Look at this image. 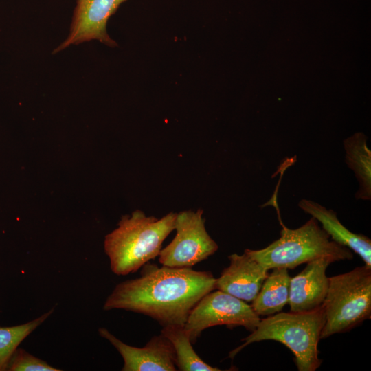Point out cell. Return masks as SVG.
I'll return each instance as SVG.
<instances>
[{
    "instance_id": "obj_1",
    "label": "cell",
    "mask_w": 371,
    "mask_h": 371,
    "mask_svg": "<svg viewBox=\"0 0 371 371\" xmlns=\"http://www.w3.org/2000/svg\"><path fill=\"white\" fill-rule=\"evenodd\" d=\"M142 276L117 284L103 309H123L150 317L163 326L185 325L195 305L215 289L210 271L145 264Z\"/></svg>"
},
{
    "instance_id": "obj_2",
    "label": "cell",
    "mask_w": 371,
    "mask_h": 371,
    "mask_svg": "<svg viewBox=\"0 0 371 371\" xmlns=\"http://www.w3.org/2000/svg\"><path fill=\"white\" fill-rule=\"evenodd\" d=\"M177 213L158 219L136 210L125 215L104 238V249L113 273L126 276L159 256L166 237L175 229Z\"/></svg>"
},
{
    "instance_id": "obj_3",
    "label": "cell",
    "mask_w": 371,
    "mask_h": 371,
    "mask_svg": "<svg viewBox=\"0 0 371 371\" xmlns=\"http://www.w3.org/2000/svg\"><path fill=\"white\" fill-rule=\"evenodd\" d=\"M325 324L323 306L306 312L277 313L260 320L256 329L243 338L242 345L229 353L233 359L254 342L273 340L288 347L295 355L299 371H315L322 364L318 344Z\"/></svg>"
},
{
    "instance_id": "obj_4",
    "label": "cell",
    "mask_w": 371,
    "mask_h": 371,
    "mask_svg": "<svg viewBox=\"0 0 371 371\" xmlns=\"http://www.w3.org/2000/svg\"><path fill=\"white\" fill-rule=\"evenodd\" d=\"M280 222L282 230L278 239L263 249L244 251L267 270L278 267L293 269L323 257L335 261L353 258L352 251L333 240L313 217L297 229H289L281 220Z\"/></svg>"
},
{
    "instance_id": "obj_5",
    "label": "cell",
    "mask_w": 371,
    "mask_h": 371,
    "mask_svg": "<svg viewBox=\"0 0 371 371\" xmlns=\"http://www.w3.org/2000/svg\"><path fill=\"white\" fill-rule=\"evenodd\" d=\"M328 279L321 339L347 332L371 317V267L364 265Z\"/></svg>"
},
{
    "instance_id": "obj_6",
    "label": "cell",
    "mask_w": 371,
    "mask_h": 371,
    "mask_svg": "<svg viewBox=\"0 0 371 371\" xmlns=\"http://www.w3.org/2000/svg\"><path fill=\"white\" fill-rule=\"evenodd\" d=\"M203 210L177 213L176 235L159 254V262L166 267L184 268L207 259L218 247L205 227Z\"/></svg>"
},
{
    "instance_id": "obj_7",
    "label": "cell",
    "mask_w": 371,
    "mask_h": 371,
    "mask_svg": "<svg viewBox=\"0 0 371 371\" xmlns=\"http://www.w3.org/2000/svg\"><path fill=\"white\" fill-rule=\"evenodd\" d=\"M260 317L245 301L221 291L204 295L190 313L184 327L194 344L206 328L226 325L229 328L241 326L252 332Z\"/></svg>"
},
{
    "instance_id": "obj_8",
    "label": "cell",
    "mask_w": 371,
    "mask_h": 371,
    "mask_svg": "<svg viewBox=\"0 0 371 371\" xmlns=\"http://www.w3.org/2000/svg\"><path fill=\"white\" fill-rule=\"evenodd\" d=\"M128 0H76L69 33L54 50L58 53L71 45L97 40L109 47L117 45L107 33L110 17Z\"/></svg>"
},
{
    "instance_id": "obj_9",
    "label": "cell",
    "mask_w": 371,
    "mask_h": 371,
    "mask_svg": "<svg viewBox=\"0 0 371 371\" xmlns=\"http://www.w3.org/2000/svg\"><path fill=\"white\" fill-rule=\"evenodd\" d=\"M98 333L121 355L124 360L122 371L177 370L174 348L161 334L153 336L145 346L137 348L124 343L105 328H100Z\"/></svg>"
},
{
    "instance_id": "obj_10",
    "label": "cell",
    "mask_w": 371,
    "mask_h": 371,
    "mask_svg": "<svg viewBox=\"0 0 371 371\" xmlns=\"http://www.w3.org/2000/svg\"><path fill=\"white\" fill-rule=\"evenodd\" d=\"M336 262L323 257L306 263L305 268L291 278L288 304L292 312H306L322 306L329 284L328 266Z\"/></svg>"
},
{
    "instance_id": "obj_11",
    "label": "cell",
    "mask_w": 371,
    "mask_h": 371,
    "mask_svg": "<svg viewBox=\"0 0 371 371\" xmlns=\"http://www.w3.org/2000/svg\"><path fill=\"white\" fill-rule=\"evenodd\" d=\"M229 265L216 280L215 289L245 302H252L267 276V269L244 252L229 256Z\"/></svg>"
},
{
    "instance_id": "obj_12",
    "label": "cell",
    "mask_w": 371,
    "mask_h": 371,
    "mask_svg": "<svg viewBox=\"0 0 371 371\" xmlns=\"http://www.w3.org/2000/svg\"><path fill=\"white\" fill-rule=\"evenodd\" d=\"M298 206L322 224V227L330 238L359 255L365 265L371 267V240L362 234L352 232L338 219L333 210L308 199H302Z\"/></svg>"
},
{
    "instance_id": "obj_13",
    "label": "cell",
    "mask_w": 371,
    "mask_h": 371,
    "mask_svg": "<svg viewBox=\"0 0 371 371\" xmlns=\"http://www.w3.org/2000/svg\"><path fill=\"white\" fill-rule=\"evenodd\" d=\"M291 278L286 268L272 269L251 305L257 315L268 316L282 311L289 302Z\"/></svg>"
},
{
    "instance_id": "obj_14",
    "label": "cell",
    "mask_w": 371,
    "mask_h": 371,
    "mask_svg": "<svg viewBox=\"0 0 371 371\" xmlns=\"http://www.w3.org/2000/svg\"><path fill=\"white\" fill-rule=\"evenodd\" d=\"M345 160L354 172L359 183L355 194L357 199L368 201L371 199V151L366 136L357 133L344 142Z\"/></svg>"
},
{
    "instance_id": "obj_15",
    "label": "cell",
    "mask_w": 371,
    "mask_h": 371,
    "mask_svg": "<svg viewBox=\"0 0 371 371\" xmlns=\"http://www.w3.org/2000/svg\"><path fill=\"white\" fill-rule=\"evenodd\" d=\"M161 334L172 344L176 355V366L181 371H219L203 361L194 350L190 335L183 326H163Z\"/></svg>"
},
{
    "instance_id": "obj_16",
    "label": "cell",
    "mask_w": 371,
    "mask_h": 371,
    "mask_svg": "<svg viewBox=\"0 0 371 371\" xmlns=\"http://www.w3.org/2000/svg\"><path fill=\"white\" fill-rule=\"evenodd\" d=\"M55 306L38 317L21 325L0 327V371H6L8 361L19 344L54 311Z\"/></svg>"
},
{
    "instance_id": "obj_17",
    "label": "cell",
    "mask_w": 371,
    "mask_h": 371,
    "mask_svg": "<svg viewBox=\"0 0 371 371\" xmlns=\"http://www.w3.org/2000/svg\"><path fill=\"white\" fill-rule=\"evenodd\" d=\"M47 362L32 355L21 348H17L12 355L6 371H60Z\"/></svg>"
}]
</instances>
